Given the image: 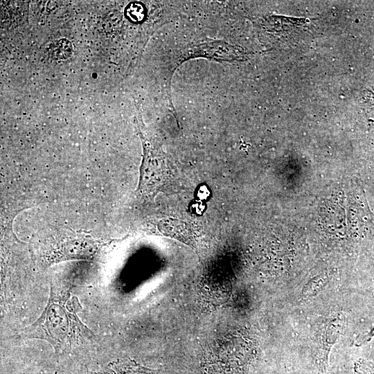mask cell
I'll return each mask as SVG.
<instances>
[{"label": "cell", "mask_w": 374, "mask_h": 374, "mask_svg": "<svg viewBox=\"0 0 374 374\" xmlns=\"http://www.w3.org/2000/svg\"><path fill=\"white\" fill-rule=\"evenodd\" d=\"M355 371L358 374H374V363L359 359L355 364Z\"/></svg>", "instance_id": "3"}, {"label": "cell", "mask_w": 374, "mask_h": 374, "mask_svg": "<svg viewBox=\"0 0 374 374\" xmlns=\"http://www.w3.org/2000/svg\"><path fill=\"white\" fill-rule=\"evenodd\" d=\"M143 8L139 3H132L130 5V8L127 10V15L132 19L136 13V21L141 20L143 18Z\"/></svg>", "instance_id": "4"}, {"label": "cell", "mask_w": 374, "mask_h": 374, "mask_svg": "<svg viewBox=\"0 0 374 374\" xmlns=\"http://www.w3.org/2000/svg\"><path fill=\"white\" fill-rule=\"evenodd\" d=\"M374 336V327L372 328V330L366 335H364L362 337L358 338V339L356 341V344L359 346L368 341H369L372 337Z\"/></svg>", "instance_id": "5"}, {"label": "cell", "mask_w": 374, "mask_h": 374, "mask_svg": "<svg viewBox=\"0 0 374 374\" xmlns=\"http://www.w3.org/2000/svg\"><path fill=\"white\" fill-rule=\"evenodd\" d=\"M70 294L55 293L51 296L40 317L31 326L21 330L26 338L47 341L57 350H64L77 343L80 337L91 335V331L79 319L77 312L80 305L77 298L69 299Z\"/></svg>", "instance_id": "1"}, {"label": "cell", "mask_w": 374, "mask_h": 374, "mask_svg": "<svg viewBox=\"0 0 374 374\" xmlns=\"http://www.w3.org/2000/svg\"><path fill=\"white\" fill-rule=\"evenodd\" d=\"M344 314H337L326 323L321 337V346L317 358L319 369L323 372L328 368L329 352L344 330Z\"/></svg>", "instance_id": "2"}]
</instances>
